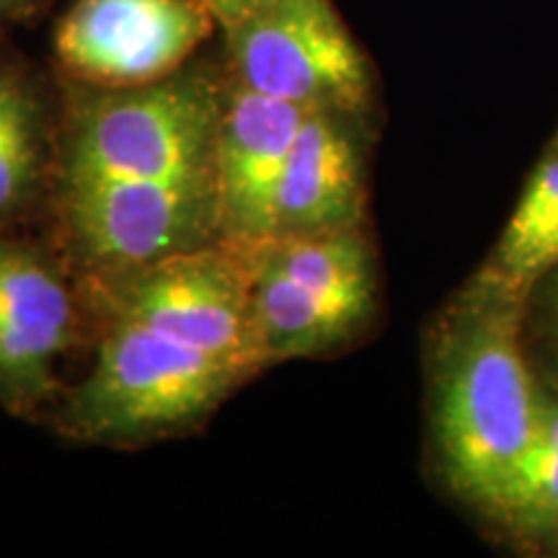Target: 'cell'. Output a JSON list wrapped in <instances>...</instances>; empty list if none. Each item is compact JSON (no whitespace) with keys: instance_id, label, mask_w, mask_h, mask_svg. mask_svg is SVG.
Masks as SVG:
<instances>
[{"instance_id":"10","label":"cell","mask_w":558,"mask_h":558,"mask_svg":"<svg viewBox=\"0 0 558 558\" xmlns=\"http://www.w3.org/2000/svg\"><path fill=\"white\" fill-rule=\"evenodd\" d=\"M246 254L251 264V329L262 367L329 352L365 320L282 275L254 248H246Z\"/></svg>"},{"instance_id":"4","label":"cell","mask_w":558,"mask_h":558,"mask_svg":"<svg viewBox=\"0 0 558 558\" xmlns=\"http://www.w3.org/2000/svg\"><path fill=\"white\" fill-rule=\"evenodd\" d=\"M107 316L186 341L251 375L259 369L251 329V264L226 241L94 277Z\"/></svg>"},{"instance_id":"12","label":"cell","mask_w":558,"mask_h":558,"mask_svg":"<svg viewBox=\"0 0 558 558\" xmlns=\"http://www.w3.org/2000/svg\"><path fill=\"white\" fill-rule=\"evenodd\" d=\"M251 248L303 288L367 318L373 305V267L357 228L316 235H277Z\"/></svg>"},{"instance_id":"17","label":"cell","mask_w":558,"mask_h":558,"mask_svg":"<svg viewBox=\"0 0 558 558\" xmlns=\"http://www.w3.org/2000/svg\"><path fill=\"white\" fill-rule=\"evenodd\" d=\"M41 0H0V19H16L37 9Z\"/></svg>"},{"instance_id":"15","label":"cell","mask_w":558,"mask_h":558,"mask_svg":"<svg viewBox=\"0 0 558 558\" xmlns=\"http://www.w3.org/2000/svg\"><path fill=\"white\" fill-rule=\"evenodd\" d=\"M533 450H550L558 452V388L550 386L548 390L535 388L533 401Z\"/></svg>"},{"instance_id":"11","label":"cell","mask_w":558,"mask_h":558,"mask_svg":"<svg viewBox=\"0 0 558 558\" xmlns=\"http://www.w3.org/2000/svg\"><path fill=\"white\" fill-rule=\"evenodd\" d=\"M50 117L37 83L0 58V228L29 209L50 181Z\"/></svg>"},{"instance_id":"14","label":"cell","mask_w":558,"mask_h":558,"mask_svg":"<svg viewBox=\"0 0 558 558\" xmlns=\"http://www.w3.org/2000/svg\"><path fill=\"white\" fill-rule=\"evenodd\" d=\"M494 509L522 530H558V452L530 448Z\"/></svg>"},{"instance_id":"16","label":"cell","mask_w":558,"mask_h":558,"mask_svg":"<svg viewBox=\"0 0 558 558\" xmlns=\"http://www.w3.org/2000/svg\"><path fill=\"white\" fill-rule=\"evenodd\" d=\"M199 3L213 13L218 26L230 29V26H235L241 19L248 16L259 5V0H199Z\"/></svg>"},{"instance_id":"8","label":"cell","mask_w":558,"mask_h":558,"mask_svg":"<svg viewBox=\"0 0 558 558\" xmlns=\"http://www.w3.org/2000/svg\"><path fill=\"white\" fill-rule=\"evenodd\" d=\"M75 308L65 277L29 243L0 235V403L32 414L58 388L54 360L70 347Z\"/></svg>"},{"instance_id":"9","label":"cell","mask_w":558,"mask_h":558,"mask_svg":"<svg viewBox=\"0 0 558 558\" xmlns=\"http://www.w3.org/2000/svg\"><path fill=\"white\" fill-rule=\"evenodd\" d=\"M362 205L360 156L344 114L308 109L284 169L271 239L357 228Z\"/></svg>"},{"instance_id":"13","label":"cell","mask_w":558,"mask_h":558,"mask_svg":"<svg viewBox=\"0 0 558 558\" xmlns=\"http://www.w3.org/2000/svg\"><path fill=\"white\" fill-rule=\"evenodd\" d=\"M558 264V158L546 160L512 213L494 256V284L518 298Z\"/></svg>"},{"instance_id":"1","label":"cell","mask_w":558,"mask_h":558,"mask_svg":"<svg viewBox=\"0 0 558 558\" xmlns=\"http://www.w3.org/2000/svg\"><path fill=\"white\" fill-rule=\"evenodd\" d=\"M226 83L202 62L143 86L70 81L54 197L94 277L220 241L215 135Z\"/></svg>"},{"instance_id":"2","label":"cell","mask_w":558,"mask_h":558,"mask_svg":"<svg viewBox=\"0 0 558 558\" xmlns=\"http://www.w3.org/2000/svg\"><path fill=\"white\" fill-rule=\"evenodd\" d=\"M94 367L70 390L58 424L90 445H143L205 422L248 378L230 362L150 329L107 316Z\"/></svg>"},{"instance_id":"7","label":"cell","mask_w":558,"mask_h":558,"mask_svg":"<svg viewBox=\"0 0 558 558\" xmlns=\"http://www.w3.org/2000/svg\"><path fill=\"white\" fill-rule=\"evenodd\" d=\"M305 114L308 109L239 78L228 83L215 135L220 241L251 248L275 235L279 190Z\"/></svg>"},{"instance_id":"18","label":"cell","mask_w":558,"mask_h":558,"mask_svg":"<svg viewBox=\"0 0 558 558\" xmlns=\"http://www.w3.org/2000/svg\"><path fill=\"white\" fill-rule=\"evenodd\" d=\"M550 320H554V326L558 331V282H556L554 292H550Z\"/></svg>"},{"instance_id":"5","label":"cell","mask_w":558,"mask_h":558,"mask_svg":"<svg viewBox=\"0 0 558 558\" xmlns=\"http://www.w3.org/2000/svg\"><path fill=\"white\" fill-rule=\"evenodd\" d=\"M233 78L303 109L357 114L373 78L331 0H259L226 29Z\"/></svg>"},{"instance_id":"6","label":"cell","mask_w":558,"mask_h":558,"mask_svg":"<svg viewBox=\"0 0 558 558\" xmlns=\"http://www.w3.org/2000/svg\"><path fill=\"white\" fill-rule=\"evenodd\" d=\"M215 26L199 0H75L54 52L70 81L143 86L184 68Z\"/></svg>"},{"instance_id":"3","label":"cell","mask_w":558,"mask_h":558,"mask_svg":"<svg viewBox=\"0 0 558 558\" xmlns=\"http://www.w3.org/2000/svg\"><path fill=\"white\" fill-rule=\"evenodd\" d=\"M535 386L518 339V311L499 305L469 324L445 360L437 437L452 486L494 507L533 439Z\"/></svg>"}]
</instances>
